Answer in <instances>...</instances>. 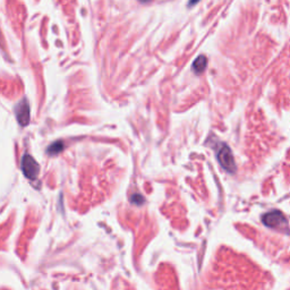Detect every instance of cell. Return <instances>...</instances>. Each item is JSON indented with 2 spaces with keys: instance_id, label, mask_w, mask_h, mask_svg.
I'll return each instance as SVG.
<instances>
[{
  "instance_id": "cell-6",
  "label": "cell",
  "mask_w": 290,
  "mask_h": 290,
  "mask_svg": "<svg viewBox=\"0 0 290 290\" xmlns=\"http://www.w3.org/2000/svg\"><path fill=\"white\" fill-rule=\"evenodd\" d=\"M63 143L62 142H56V143H53L50 147L48 148V152L49 153H51V154H57V153H59L60 151L63 150Z\"/></svg>"
},
{
  "instance_id": "cell-3",
  "label": "cell",
  "mask_w": 290,
  "mask_h": 290,
  "mask_svg": "<svg viewBox=\"0 0 290 290\" xmlns=\"http://www.w3.org/2000/svg\"><path fill=\"white\" fill-rule=\"evenodd\" d=\"M22 170L25 177H28L29 179H36L39 175L40 167L31 155L25 154L22 159Z\"/></svg>"
},
{
  "instance_id": "cell-5",
  "label": "cell",
  "mask_w": 290,
  "mask_h": 290,
  "mask_svg": "<svg viewBox=\"0 0 290 290\" xmlns=\"http://www.w3.org/2000/svg\"><path fill=\"white\" fill-rule=\"evenodd\" d=\"M205 67H207V58L204 56L198 57L193 64V70L196 72V74H200V72H203Z\"/></svg>"
},
{
  "instance_id": "cell-1",
  "label": "cell",
  "mask_w": 290,
  "mask_h": 290,
  "mask_svg": "<svg viewBox=\"0 0 290 290\" xmlns=\"http://www.w3.org/2000/svg\"><path fill=\"white\" fill-rule=\"evenodd\" d=\"M262 221L266 227L279 229V230H281V229H285L286 231L288 230L287 219H286L285 216L280 211H277V210L276 211L268 212L266 215L263 216Z\"/></svg>"
},
{
  "instance_id": "cell-4",
  "label": "cell",
  "mask_w": 290,
  "mask_h": 290,
  "mask_svg": "<svg viewBox=\"0 0 290 290\" xmlns=\"http://www.w3.org/2000/svg\"><path fill=\"white\" fill-rule=\"evenodd\" d=\"M16 117L18 123L22 126H26L30 121V106L28 101L23 100L16 107Z\"/></svg>"
},
{
  "instance_id": "cell-2",
  "label": "cell",
  "mask_w": 290,
  "mask_h": 290,
  "mask_svg": "<svg viewBox=\"0 0 290 290\" xmlns=\"http://www.w3.org/2000/svg\"><path fill=\"white\" fill-rule=\"evenodd\" d=\"M218 160H219L221 167L223 168L224 170H227L228 173H235L236 171V163L234 155H232V152L229 146L226 144H222L218 150Z\"/></svg>"
}]
</instances>
